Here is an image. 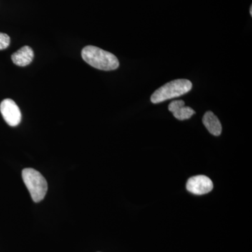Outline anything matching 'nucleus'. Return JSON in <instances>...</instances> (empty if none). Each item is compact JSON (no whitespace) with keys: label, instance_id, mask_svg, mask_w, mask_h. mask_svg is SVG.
Wrapping results in <instances>:
<instances>
[{"label":"nucleus","instance_id":"7","mask_svg":"<svg viewBox=\"0 0 252 252\" xmlns=\"http://www.w3.org/2000/svg\"><path fill=\"white\" fill-rule=\"evenodd\" d=\"M34 59V52L31 47L25 46L11 56V60L15 64L21 67H26L31 64Z\"/></svg>","mask_w":252,"mask_h":252},{"label":"nucleus","instance_id":"4","mask_svg":"<svg viewBox=\"0 0 252 252\" xmlns=\"http://www.w3.org/2000/svg\"><path fill=\"white\" fill-rule=\"evenodd\" d=\"M0 112L8 125L14 127L21 123V110L13 99H4L0 104Z\"/></svg>","mask_w":252,"mask_h":252},{"label":"nucleus","instance_id":"8","mask_svg":"<svg viewBox=\"0 0 252 252\" xmlns=\"http://www.w3.org/2000/svg\"><path fill=\"white\" fill-rule=\"evenodd\" d=\"M204 126L207 130L215 136H220L222 132V126L218 118L212 112H207L203 119Z\"/></svg>","mask_w":252,"mask_h":252},{"label":"nucleus","instance_id":"6","mask_svg":"<svg viewBox=\"0 0 252 252\" xmlns=\"http://www.w3.org/2000/svg\"><path fill=\"white\" fill-rule=\"evenodd\" d=\"M168 109L170 112L172 113L176 119L180 121L190 119L193 114H195L193 109L186 107L183 100L172 101L171 103L169 104Z\"/></svg>","mask_w":252,"mask_h":252},{"label":"nucleus","instance_id":"5","mask_svg":"<svg viewBox=\"0 0 252 252\" xmlns=\"http://www.w3.org/2000/svg\"><path fill=\"white\" fill-rule=\"evenodd\" d=\"M213 183L209 177L205 175H197L190 177L187 183V189L195 195H204L212 191Z\"/></svg>","mask_w":252,"mask_h":252},{"label":"nucleus","instance_id":"10","mask_svg":"<svg viewBox=\"0 0 252 252\" xmlns=\"http://www.w3.org/2000/svg\"><path fill=\"white\" fill-rule=\"evenodd\" d=\"M250 14H251V16H252V6L250 7Z\"/></svg>","mask_w":252,"mask_h":252},{"label":"nucleus","instance_id":"9","mask_svg":"<svg viewBox=\"0 0 252 252\" xmlns=\"http://www.w3.org/2000/svg\"><path fill=\"white\" fill-rule=\"evenodd\" d=\"M10 37L5 33L0 32V50L7 49L10 44Z\"/></svg>","mask_w":252,"mask_h":252},{"label":"nucleus","instance_id":"3","mask_svg":"<svg viewBox=\"0 0 252 252\" xmlns=\"http://www.w3.org/2000/svg\"><path fill=\"white\" fill-rule=\"evenodd\" d=\"M22 177L33 201L35 203L41 201L48 190L47 182L44 176L34 169L26 168L23 170Z\"/></svg>","mask_w":252,"mask_h":252},{"label":"nucleus","instance_id":"2","mask_svg":"<svg viewBox=\"0 0 252 252\" xmlns=\"http://www.w3.org/2000/svg\"><path fill=\"white\" fill-rule=\"evenodd\" d=\"M192 89V83L188 79H177L167 83L152 94L151 101L158 104L167 99L180 97L189 92Z\"/></svg>","mask_w":252,"mask_h":252},{"label":"nucleus","instance_id":"1","mask_svg":"<svg viewBox=\"0 0 252 252\" xmlns=\"http://www.w3.org/2000/svg\"><path fill=\"white\" fill-rule=\"evenodd\" d=\"M82 59L91 67L104 71H112L119 67L117 58L109 53L94 46H87L81 51Z\"/></svg>","mask_w":252,"mask_h":252}]
</instances>
